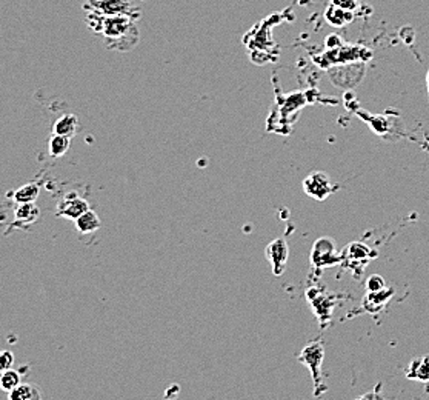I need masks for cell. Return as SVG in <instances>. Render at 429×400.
<instances>
[{
  "mask_svg": "<svg viewBox=\"0 0 429 400\" xmlns=\"http://www.w3.org/2000/svg\"><path fill=\"white\" fill-rule=\"evenodd\" d=\"M85 21L92 33L102 37L103 45L111 51L128 53L140 42L137 21L128 16H102L85 11Z\"/></svg>",
  "mask_w": 429,
  "mask_h": 400,
  "instance_id": "1",
  "label": "cell"
},
{
  "mask_svg": "<svg viewBox=\"0 0 429 400\" xmlns=\"http://www.w3.org/2000/svg\"><path fill=\"white\" fill-rule=\"evenodd\" d=\"M299 362L304 367H308L309 373L314 380V393L319 397L322 393L327 391V385L323 382V374H322V364L325 359V345L322 340H314L302 349L299 354Z\"/></svg>",
  "mask_w": 429,
  "mask_h": 400,
  "instance_id": "2",
  "label": "cell"
},
{
  "mask_svg": "<svg viewBox=\"0 0 429 400\" xmlns=\"http://www.w3.org/2000/svg\"><path fill=\"white\" fill-rule=\"evenodd\" d=\"M83 11H92L102 16H128L140 21L142 8L132 0H85Z\"/></svg>",
  "mask_w": 429,
  "mask_h": 400,
  "instance_id": "3",
  "label": "cell"
},
{
  "mask_svg": "<svg viewBox=\"0 0 429 400\" xmlns=\"http://www.w3.org/2000/svg\"><path fill=\"white\" fill-rule=\"evenodd\" d=\"M339 262H341V254L337 253L336 243L329 237H323L314 243L311 251V263L314 268L322 270Z\"/></svg>",
  "mask_w": 429,
  "mask_h": 400,
  "instance_id": "4",
  "label": "cell"
},
{
  "mask_svg": "<svg viewBox=\"0 0 429 400\" xmlns=\"http://www.w3.org/2000/svg\"><path fill=\"white\" fill-rule=\"evenodd\" d=\"M336 189H337V186H334L331 184L328 174L322 173V171L311 173L307 179L303 180V191L307 193L309 197L319 200V202L327 200L334 191H336Z\"/></svg>",
  "mask_w": 429,
  "mask_h": 400,
  "instance_id": "5",
  "label": "cell"
},
{
  "mask_svg": "<svg viewBox=\"0 0 429 400\" xmlns=\"http://www.w3.org/2000/svg\"><path fill=\"white\" fill-rule=\"evenodd\" d=\"M307 298L322 325L323 322H328L331 319L334 305H336L334 294H325V290L322 288H311L307 293Z\"/></svg>",
  "mask_w": 429,
  "mask_h": 400,
  "instance_id": "6",
  "label": "cell"
},
{
  "mask_svg": "<svg viewBox=\"0 0 429 400\" xmlns=\"http://www.w3.org/2000/svg\"><path fill=\"white\" fill-rule=\"evenodd\" d=\"M377 253H374L373 250L369 248L368 245L365 243H360V242H354L351 243L349 246H346L345 253L341 254V262H346L349 260L351 263L354 262L356 265L352 266V268L357 270V273H364V268L365 266L373 260V257L376 256Z\"/></svg>",
  "mask_w": 429,
  "mask_h": 400,
  "instance_id": "7",
  "label": "cell"
},
{
  "mask_svg": "<svg viewBox=\"0 0 429 400\" xmlns=\"http://www.w3.org/2000/svg\"><path fill=\"white\" fill-rule=\"evenodd\" d=\"M288 254H290L288 243H286L283 239H275L268 246H266L265 256L272 266L274 275L283 274L286 262H288Z\"/></svg>",
  "mask_w": 429,
  "mask_h": 400,
  "instance_id": "8",
  "label": "cell"
},
{
  "mask_svg": "<svg viewBox=\"0 0 429 400\" xmlns=\"http://www.w3.org/2000/svg\"><path fill=\"white\" fill-rule=\"evenodd\" d=\"M57 209H59L57 216L75 221V219H79L82 214L88 211L90 204L78 193H68L62 199V202L57 206Z\"/></svg>",
  "mask_w": 429,
  "mask_h": 400,
  "instance_id": "9",
  "label": "cell"
},
{
  "mask_svg": "<svg viewBox=\"0 0 429 400\" xmlns=\"http://www.w3.org/2000/svg\"><path fill=\"white\" fill-rule=\"evenodd\" d=\"M79 131V119L71 112H65L62 116L57 117L53 123V132L54 135L65 136V137H74Z\"/></svg>",
  "mask_w": 429,
  "mask_h": 400,
  "instance_id": "10",
  "label": "cell"
},
{
  "mask_svg": "<svg viewBox=\"0 0 429 400\" xmlns=\"http://www.w3.org/2000/svg\"><path fill=\"white\" fill-rule=\"evenodd\" d=\"M393 294H394V290H391V288H383V290L374 291V293H366L364 307L368 312H377L385 308V305L388 303V300L391 298H393Z\"/></svg>",
  "mask_w": 429,
  "mask_h": 400,
  "instance_id": "11",
  "label": "cell"
},
{
  "mask_svg": "<svg viewBox=\"0 0 429 400\" xmlns=\"http://www.w3.org/2000/svg\"><path fill=\"white\" fill-rule=\"evenodd\" d=\"M405 374L408 379L418 380V382H429V356H423L414 359L411 364L408 365Z\"/></svg>",
  "mask_w": 429,
  "mask_h": 400,
  "instance_id": "12",
  "label": "cell"
},
{
  "mask_svg": "<svg viewBox=\"0 0 429 400\" xmlns=\"http://www.w3.org/2000/svg\"><path fill=\"white\" fill-rule=\"evenodd\" d=\"M74 223H75V230H78L80 234H91L94 231H97L102 226L99 216L95 214L92 209H88V211L82 214L79 219H75Z\"/></svg>",
  "mask_w": 429,
  "mask_h": 400,
  "instance_id": "13",
  "label": "cell"
},
{
  "mask_svg": "<svg viewBox=\"0 0 429 400\" xmlns=\"http://www.w3.org/2000/svg\"><path fill=\"white\" fill-rule=\"evenodd\" d=\"M8 400H42V394L36 385L21 384L11 393H8Z\"/></svg>",
  "mask_w": 429,
  "mask_h": 400,
  "instance_id": "14",
  "label": "cell"
},
{
  "mask_svg": "<svg viewBox=\"0 0 429 400\" xmlns=\"http://www.w3.org/2000/svg\"><path fill=\"white\" fill-rule=\"evenodd\" d=\"M41 211L36 204H17L14 209V217L17 222L22 223H34L39 219Z\"/></svg>",
  "mask_w": 429,
  "mask_h": 400,
  "instance_id": "15",
  "label": "cell"
},
{
  "mask_svg": "<svg viewBox=\"0 0 429 400\" xmlns=\"http://www.w3.org/2000/svg\"><path fill=\"white\" fill-rule=\"evenodd\" d=\"M70 144H71V139L54 135L53 132L50 140H48V152H50V156L53 157H62L68 152Z\"/></svg>",
  "mask_w": 429,
  "mask_h": 400,
  "instance_id": "16",
  "label": "cell"
},
{
  "mask_svg": "<svg viewBox=\"0 0 429 400\" xmlns=\"http://www.w3.org/2000/svg\"><path fill=\"white\" fill-rule=\"evenodd\" d=\"M41 189L36 184H26L21 186L14 193V202L16 204H34L36 199L39 197Z\"/></svg>",
  "mask_w": 429,
  "mask_h": 400,
  "instance_id": "17",
  "label": "cell"
},
{
  "mask_svg": "<svg viewBox=\"0 0 429 400\" xmlns=\"http://www.w3.org/2000/svg\"><path fill=\"white\" fill-rule=\"evenodd\" d=\"M22 384L21 374L14 369H6L0 373V389L5 393H11L18 385Z\"/></svg>",
  "mask_w": 429,
  "mask_h": 400,
  "instance_id": "18",
  "label": "cell"
},
{
  "mask_svg": "<svg viewBox=\"0 0 429 400\" xmlns=\"http://www.w3.org/2000/svg\"><path fill=\"white\" fill-rule=\"evenodd\" d=\"M386 288V283H385V279L381 278V275H371V278L366 280V291L368 293H374V291H380Z\"/></svg>",
  "mask_w": 429,
  "mask_h": 400,
  "instance_id": "19",
  "label": "cell"
},
{
  "mask_svg": "<svg viewBox=\"0 0 429 400\" xmlns=\"http://www.w3.org/2000/svg\"><path fill=\"white\" fill-rule=\"evenodd\" d=\"M14 365V356L11 351H0V373L11 369Z\"/></svg>",
  "mask_w": 429,
  "mask_h": 400,
  "instance_id": "20",
  "label": "cell"
},
{
  "mask_svg": "<svg viewBox=\"0 0 429 400\" xmlns=\"http://www.w3.org/2000/svg\"><path fill=\"white\" fill-rule=\"evenodd\" d=\"M380 388H381V385H377L374 389H371V391H368L366 394L360 396V397H357L354 400H386L385 396H383V393L380 391Z\"/></svg>",
  "mask_w": 429,
  "mask_h": 400,
  "instance_id": "21",
  "label": "cell"
},
{
  "mask_svg": "<svg viewBox=\"0 0 429 400\" xmlns=\"http://www.w3.org/2000/svg\"><path fill=\"white\" fill-rule=\"evenodd\" d=\"M428 91H429V73H428Z\"/></svg>",
  "mask_w": 429,
  "mask_h": 400,
  "instance_id": "22",
  "label": "cell"
}]
</instances>
